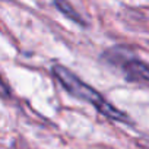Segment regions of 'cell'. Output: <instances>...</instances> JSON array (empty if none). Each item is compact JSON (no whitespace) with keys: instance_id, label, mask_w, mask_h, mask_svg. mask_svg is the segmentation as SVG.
Listing matches in <instances>:
<instances>
[{"instance_id":"1","label":"cell","mask_w":149,"mask_h":149,"mask_svg":"<svg viewBox=\"0 0 149 149\" xmlns=\"http://www.w3.org/2000/svg\"><path fill=\"white\" fill-rule=\"evenodd\" d=\"M53 73L54 76L58 79V82L63 85L64 89H67L73 97L81 98L89 104H92L100 113H102L104 116L118 120V121H127L126 116L118 111L117 108H114L105 98L101 97V94L98 91H95L92 86H89L88 84H85L84 81H81L73 72H70L69 69H66L64 66L56 64L53 67Z\"/></svg>"},{"instance_id":"3","label":"cell","mask_w":149,"mask_h":149,"mask_svg":"<svg viewBox=\"0 0 149 149\" xmlns=\"http://www.w3.org/2000/svg\"><path fill=\"white\" fill-rule=\"evenodd\" d=\"M56 6H57V9L61 12V13H64V15H67L69 18H72L73 21H76V22H82V19L74 13V9L69 5V3H64V2H58V3H56Z\"/></svg>"},{"instance_id":"2","label":"cell","mask_w":149,"mask_h":149,"mask_svg":"<svg viewBox=\"0 0 149 149\" xmlns=\"http://www.w3.org/2000/svg\"><path fill=\"white\" fill-rule=\"evenodd\" d=\"M127 73L133 79H142V81H149V66L145 64L140 60H129L124 64Z\"/></svg>"}]
</instances>
